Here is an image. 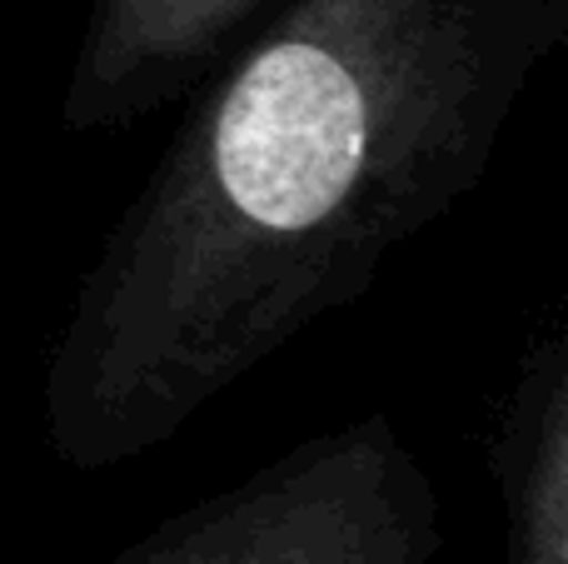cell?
Here are the masks:
<instances>
[{"mask_svg": "<svg viewBox=\"0 0 568 564\" xmlns=\"http://www.w3.org/2000/svg\"><path fill=\"white\" fill-rule=\"evenodd\" d=\"M568 0H280L80 275L40 420L65 470L175 445L494 175Z\"/></svg>", "mask_w": 568, "mask_h": 564, "instance_id": "cell-1", "label": "cell"}, {"mask_svg": "<svg viewBox=\"0 0 568 564\" xmlns=\"http://www.w3.org/2000/svg\"><path fill=\"white\" fill-rule=\"evenodd\" d=\"M105 564H449V520L419 450L374 410L200 495Z\"/></svg>", "mask_w": 568, "mask_h": 564, "instance_id": "cell-2", "label": "cell"}, {"mask_svg": "<svg viewBox=\"0 0 568 564\" xmlns=\"http://www.w3.org/2000/svg\"><path fill=\"white\" fill-rule=\"evenodd\" d=\"M280 0H90L60 95L75 135L125 130L190 95Z\"/></svg>", "mask_w": 568, "mask_h": 564, "instance_id": "cell-3", "label": "cell"}, {"mask_svg": "<svg viewBox=\"0 0 568 564\" xmlns=\"http://www.w3.org/2000/svg\"><path fill=\"white\" fill-rule=\"evenodd\" d=\"M489 465L504 505V560L568 564V340L559 325L514 360Z\"/></svg>", "mask_w": 568, "mask_h": 564, "instance_id": "cell-4", "label": "cell"}]
</instances>
